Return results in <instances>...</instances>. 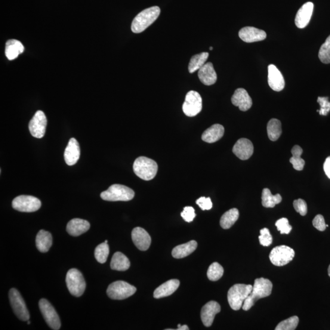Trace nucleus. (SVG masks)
Masks as SVG:
<instances>
[{
  "mask_svg": "<svg viewBox=\"0 0 330 330\" xmlns=\"http://www.w3.org/2000/svg\"><path fill=\"white\" fill-rule=\"evenodd\" d=\"M272 288L273 285L270 280L265 279L264 277L256 279L250 294L243 303V310L244 311L250 310L259 299L270 296Z\"/></svg>",
  "mask_w": 330,
  "mask_h": 330,
  "instance_id": "nucleus-1",
  "label": "nucleus"
},
{
  "mask_svg": "<svg viewBox=\"0 0 330 330\" xmlns=\"http://www.w3.org/2000/svg\"><path fill=\"white\" fill-rule=\"evenodd\" d=\"M160 14L158 6H153L141 11L132 21L131 29L133 33H140L146 30L157 19Z\"/></svg>",
  "mask_w": 330,
  "mask_h": 330,
  "instance_id": "nucleus-2",
  "label": "nucleus"
},
{
  "mask_svg": "<svg viewBox=\"0 0 330 330\" xmlns=\"http://www.w3.org/2000/svg\"><path fill=\"white\" fill-rule=\"evenodd\" d=\"M250 285L236 284L230 289L227 293V300L233 310L238 311L243 306L245 300L252 290Z\"/></svg>",
  "mask_w": 330,
  "mask_h": 330,
  "instance_id": "nucleus-3",
  "label": "nucleus"
},
{
  "mask_svg": "<svg viewBox=\"0 0 330 330\" xmlns=\"http://www.w3.org/2000/svg\"><path fill=\"white\" fill-rule=\"evenodd\" d=\"M135 174L144 181L153 180L158 171V165L154 160L146 157H140L135 160L133 166Z\"/></svg>",
  "mask_w": 330,
  "mask_h": 330,
  "instance_id": "nucleus-4",
  "label": "nucleus"
},
{
  "mask_svg": "<svg viewBox=\"0 0 330 330\" xmlns=\"http://www.w3.org/2000/svg\"><path fill=\"white\" fill-rule=\"evenodd\" d=\"M134 196V190L120 184H113L100 194L101 199L107 201H129Z\"/></svg>",
  "mask_w": 330,
  "mask_h": 330,
  "instance_id": "nucleus-5",
  "label": "nucleus"
},
{
  "mask_svg": "<svg viewBox=\"0 0 330 330\" xmlns=\"http://www.w3.org/2000/svg\"><path fill=\"white\" fill-rule=\"evenodd\" d=\"M66 282L70 294L77 297H81L86 286L82 273L76 268H72L68 271Z\"/></svg>",
  "mask_w": 330,
  "mask_h": 330,
  "instance_id": "nucleus-6",
  "label": "nucleus"
},
{
  "mask_svg": "<svg viewBox=\"0 0 330 330\" xmlns=\"http://www.w3.org/2000/svg\"><path fill=\"white\" fill-rule=\"evenodd\" d=\"M137 291V288L123 281L114 282L109 286L107 293L108 296L113 300H124L131 297Z\"/></svg>",
  "mask_w": 330,
  "mask_h": 330,
  "instance_id": "nucleus-7",
  "label": "nucleus"
},
{
  "mask_svg": "<svg viewBox=\"0 0 330 330\" xmlns=\"http://www.w3.org/2000/svg\"><path fill=\"white\" fill-rule=\"evenodd\" d=\"M9 297L15 315L22 321H29L30 314L19 292L14 288L11 289L9 292Z\"/></svg>",
  "mask_w": 330,
  "mask_h": 330,
  "instance_id": "nucleus-8",
  "label": "nucleus"
},
{
  "mask_svg": "<svg viewBox=\"0 0 330 330\" xmlns=\"http://www.w3.org/2000/svg\"><path fill=\"white\" fill-rule=\"evenodd\" d=\"M295 257L294 249L286 245L276 246L270 252V260L276 266H283L291 262Z\"/></svg>",
  "mask_w": 330,
  "mask_h": 330,
  "instance_id": "nucleus-9",
  "label": "nucleus"
},
{
  "mask_svg": "<svg viewBox=\"0 0 330 330\" xmlns=\"http://www.w3.org/2000/svg\"><path fill=\"white\" fill-rule=\"evenodd\" d=\"M12 206L17 211L34 212L41 208V202L35 196L20 195L12 200Z\"/></svg>",
  "mask_w": 330,
  "mask_h": 330,
  "instance_id": "nucleus-10",
  "label": "nucleus"
},
{
  "mask_svg": "<svg viewBox=\"0 0 330 330\" xmlns=\"http://www.w3.org/2000/svg\"><path fill=\"white\" fill-rule=\"evenodd\" d=\"M39 309L47 325L52 329L58 330L61 327V322L57 311L50 302L42 298L39 301Z\"/></svg>",
  "mask_w": 330,
  "mask_h": 330,
  "instance_id": "nucleus-11",
  "label": "nucleus"
},
{
  "mask_svg": "<svg viewBox=\"0 0 330 330\" xmlns=\"http://www.w3.org/2000/svg\"><path fill=\"white\" fill-rule=\"evenodd\" d=\"M202 100L198 92L190 91L186 95L183 106V112L187 116L193 117L201 112Z\"/></svg>",
  "mask_w": 330,
  "mask_h": 330,
  "instance_id": "nucleus-12",
  "label": "nucleus"
},
{
  "mask_svg": "<svg viewBox=\"0 0 330 330\" xmlns=\"http://www.w3.org/2000/svg\"><path fill=\"white\" fill-rule=\"evenodd\" d=\"M47 125V119L44 113L41 110L38 111L29 123L31 135L36 138L44 137Z\"/></svg>",
  "mask_w": 330,
  "mask_h": 330,
  "instance_id": "nucleus-13",
  "label": "nucleus"
},
{
  "mask_svg": "<svg viewBox=\"0 0 330 330\" xmlns=\"http://www.w3.org/2000/svg\"><path fill=\"white\" fill-rule=\"evenodd\" d=\"M233 152L240 160H248L254 153L253 144L248 139H240L234 144Z\"/></svg>",
  "mask_w": 330,
  "mask_h": 330,
  "instance_id": "nucleus-14",
  "label": "nucleus"
},
{
  "mask_svg": "<svg viewBox=\"0 0 330 330\" xmlns=\"http://www.w3.org/2000/svg\"><path fill=\"white\" fill-rule=\"evenodd\" d=\"M133 242L141 251H146L151 244V237L143 228L137 227L132 232Z\"/></svg>",
  "mask_w": 330,
  "mask_h": 330,
  "instance_id": "nucleus-15",
  "label": "nucleus"
},
{
  "mask_svg": "<svg viewBox=\"0 0 330 330\" xmlns=\"http://www.w3.org/2000/svg\"><path fill=\"white\" fill-rule=\"evenodd\" d=\"M221 311L220 305L217 302L211 301L204 306L200 312L203 324L207 327H209L212 325L216 314L220 313Z\"/></svg>",
  "mask_w": 330,
  "mask_h": 330,
  "instance_id": "nucleus-16",
  "label": "nucleus"
},
{
  "mask_svg": "<svg viewBox=\"0 0 330 330\" xmlns=\"http://www.w3.org/2000/svg\"><path fill=\"white\" fill-rule=\"evenodd\" d=\"M239 36L243 41L247 43L263 41L267 38V34L264 31L252 27L243 28L239 31Z\"/></svg>",
  "mask_w": 330,
  "mask_h": 330,
  "instance_id": "nucleus-17",
  "label": "nucleus"
},
{
  "mask_svg": "<svg viewBox=\"0 0 330 330\" xmlns=\"http://www.w3.org/2000/svg\"><path fill=\"white\" fill-rule=\"evenodd\" d=\"M268 83L273 91L280 92L285 88V82L283 75L273 64L268 66Z\"/></svg>",
  "mask_w": 330,
  "mask_h": 330,
  "instance_id": "nucleus-18",
  "label": "nucleus"
},
{
  "mask_svg": "<svg viewBox=\"0 0 330 330\" xmlns=\"http://www.w3.org/2000/svg\"><path fill=\"white\" fill-rule=\"evenodd\" d=\"M314 4L307 2L301 6L296 14L295 23L298 29H303L309 24L313 13Z\"/></svg>",
  "mask_w": 330,
  "mask_h": 330,
  "instance_id": "nucleus-19",
  "label": "nucleus"
},
{
  "mask_svg": "<svg viewBox=\"0 0 330 330\" xmlns=\"http://www.w3.org/2000/svg\"><path fill=\"white\" fill-rule=\"evenodd\" d=\"M231 101L234 106L239 107L240 110L246 112L251 109L252 101L247 91L243 88L236 89L231 98Z\"/></svg>",
  "mask_w": 330,
  "mask_h": 330,
  "instance_id": "nucleus-20",
  "label": "nucleus"
},
{
  "mask_svg": "<svg viewBox=\"0 0 330 330\" xmlns=\"http://www.w3.org/2000/svg\"><path fill=\"white\" fill-rule=\"evenodd\" d=\"M64 157L67 165L73 166L78 162L80 157V148L76 139H70L64 151Z\"/></svg>",
  "mask_w": 330,
  "mask_h": 330,
  "instance_id": "nucleus-21",
  "label": "nucleus"
},
{
  "mask_svg": "<svg viewBox=\"0 0 330 330\" xmlns=\"http://www.w3.org/2000/svg\"><path fill=\"white\" fill-rule=\"evenodd\" d=\"M90 228L88 221L80 218H74L67 223L66 230L70 236L77 237L87 232Z\"/></svg>",
  "mask_w": 330,
  "mask_h": 330,
  "instance_id": "nucleus-22",
  "label": "nucleus"
},
{
  "mask_svg": "<svg viewBox=\"0 0 330 330\" xmlns=\"http://www.w3.org/2000/svg\"><path fill=\"white\" fill-rule=\"evenodd\" d=\"M180 286L178 280L172 279L162 284L154 292V297L157 299L168 297L176 291Z\"/></svg>",
  "mask_w": 330,
  "mask_h": 330,
  "instance_id": "nucleus-23",
  "label": "nucleus"
},
{
  "mask_svg": "<svg viewBox=\"0 0 330 330\" xmlns=\"http://www.w3.org/2000/svg\"><path fill=\"white\" fill-rule=\"evenodd\" d=\"M198 77L204 85L211 86L215 84L217 80V75L212 63H206L198 70Z\"/></svg>",
  "mask_w": 330,
  "mask_h": 330,
  "instance_id": "nucleus-24",
  "label": "nucleus"
},
{
  "mask_svg": "<svg viewBox=\"0 0 330 330\" xmlns=\"http://www.w3.org/2000/svg\"><path fill=\"white\" fill-rule=\"evenodd\" d=\"M224 134V129L220 124H214L207 129L202 135V140L208 143L217 142L223 137Z\"/></svg>",
  "mask_w": 330,
  "mask_h": 330,
  "instance_id": "nucleus-25",
  "label": "nucleus"
},
{
  "mask_svg": "<svg viewBox=\"0 0 330 330\" xmlns=\"http://www.w3.org/2000/svg\"><path fill=\"white\" fill-rule=\"evenodd\" d=\"M197 246H198V243L195 240H192L184 244L175 246L172 249V256L175 259L186 258L195 251Z\"/></svg>",
  "mask_w": 330,
  "mask_h": 330,
  "instance_id": "nucleus-26",
  "label": "nucleus"
},
{
  "mask_svg": "<svg viewBox=\"0 0 330 330\" xmlns=\"http://www.w3.org/2000/svg\"><path fill=\"white\" fill-rule=\"evenodd\" d=\"M24 49L23 44L20 41L15 39L9 40L6 44V56L9 60H14L23 53Z\"/></svg>",
  "mask_w": 330,
  "mask_h": 330,
  "instance_id": "nucleus-27",
  "label": "nucleus"
},
{
  "mask_svg": "<svg viewBox=\"0 0 330 330\" xmlns=\"http://www.w3.org/2000/svg\"><path fill=\"white\" fill-rule=\"evenodd\" d=\"M36 247L41 252H47L52 245V234L44 230L39 231L36 239Z\"/></svg>",
  "mask_w": 330,
  "mask_h": 330,
  "instance_id": "nucleus-28",
  "label": "nucleus"
},
{
  "mask_svg": "<svg viewBox=\"0 0 330 330\" xmlns=\"http://www.w3.org/2000/svg\"><path fill=\"white\" fill-rule=\"evenodd\" d=\"M110 266L114 270L125 271L130 268L131 263L126 256L121 252H116L113 256Z\"/></svg>",
  "mask_w": 330,
  "mask_h": 330,
  "instance_id": "nucleus-29",
  "label": "nucleus"
},
{
  "mask_svg": "<svg viewBox=\"0 0 330 330\" xmlns=\"http://www.w3.org/2000/svg\"><path fill=\"white\" fill-rule=\"evenodd\" d=\"M239 212L236 208L231 209L225 212L220 219V225L224 230L230 229L238 220Z\"/></svg>",
  "mask_w": 330,
  "mask_h": 330,
  "instance_id": "nucleus-30",
  "label": "nucleus"
},
{
  "mask_svg": "<svg viewBox=\"0 0 330 330\" xmlns=\"http://www.w3.org/2000/svg\"><path fill=\"white\" fill-rule=\"evenodd\" d=\"M282 200V197L280 194L273 195L270 190L264 189L262 194V205L266 208H273L276 205H278Z\"/></svg>",
  "mask_w": 330,
  "mask_h": 330,
  "instance_id": "nucleus-31",
  "label": "nucleus"
},
{
  "mask_svg": "<svg viewBox=\"0 0 330 330\" xmlns=\"http://www.w3.org/2000/svg\"><path fill=\"white\" fill-rule=\"evenodd\" d=\"M209 54L208 52H202L198 55H194L191 58L189 64V70L190 73L195 72L199 70L206 64L208 59Z\"/></svg>",
  "mask_w": 330,
  "mask_h": 330,
  "instance_id": "nucleus-32",
  "label": "nucleus"
},
{
  "mask_svg": "<svg viewBox=\"0 0 330 330\" xmlns=\"http://www.w3.org/2000/svg\"><path fill=\"white\" fill-rule=\"evenodd\" d=\"M291 153L292 157L290 159V162L292 163L293 167L297 171L303 170L305 164L304 160L301 158L302 153H303V149L300 146L298 145H295L293 147Z\"/></svg>",
  "mask_w": 330,
  "mask_h": 330,
  "instance_id": "nucleus-33",
  "label": "nucleus"
},
{
  "mask_svg": "<svg viewBox=\"0 0 330 330\" xmlns=\"http://www.w3.org/2000/svg\"><path fill=\"white\" fill-rule=\"evenodd\" d=\"M267 134L271 141L278 140L282 134V123L278 119H271L267 124Z\"/></svg>",
  "mask_w": 330,
  "mask_h": 330,
  "instance_id": "nucleus-34",
  "label": "nucleus"
},
{
  "mask_svg": "<svg viewBox=\"0 0 330 330\" xmlns=\"http://www.w3.org/2000/svg\"><path fill=\"white\" fill-rule=\"evenodd\" d=\"M110 252L109 246L104 242L98 245L95 249V258L98 263L104 264L107 260Z\"/></svg>",
  "mask_w": 330,
  "mask_h": 330,
  "instance_id": "nucleus-35",
  "label": "nucleus"
},
{
  "mask_svg": "<svg viewBox=\"0 0 330 330\" xmlns=\"http://www.w3.org/2000/svg\"><path fill=\"white\" fill-rule=\"evenodd\" d=\"M224 269L223 267L218 263H212L208 268V277L212 282H217L223 276Z\"/></svg>",
  "mask_w": 330,
  "mask_h": 330,
  "instance_id": "nucleus-36",
  "label": "nucleus"
},
{
  "mask_svg": "<svg viewBox=\"0 0 330 330\" xmlns=\"http://www.w3.org/2000/svg\"><path fill=\"white\" fill-rule=\"evenodd\" d=\"M319 58L322 63H330V35L326 39L324 44H323L320 47Z\"/></svg>",
  "mask_w": 330,
  "mask_h": 330,
  "instance_id": "nucleus-37",
  "label": "nucleus"
},
{
  "mask_svg": "<svg viewBox=\"0 0 330 330\" xmlns=\"http://www.w3.org/2000/svg\"><path fill=\"white\" fill-rule=\"evenodd\" d=\"M299 322L297 316H293L281 322L275 328L276 330H294L297 328Z\"/></svg>",
  "mask_w": 330,
  "mask_h": 330,
  "instance_id": "nucleus-38",
  "label": "nucleus"
},
{
  "mask_svg": "<svg viewBox=\"0 0 330 330\" xmlns=\"http://www.w3.org/2000/svg\"><path fill=\"white\" fill-rule=\"evenodd\" d=\"M275 226L282 234H289L292 230V227L289 223V220L286 218H282L277 220Z\"/></svg>",
  "mask_w": 330,
  "mask_h": 330,
  "instance_id": "nucleus-39",
  "label": "nucleus"
},
{
  "mask_svg": "<svg viewBox=\"0 0 330 330\" xmlns=\"http://www.w3.org/2000/svg\"><path fill=\"white\" fill-rule=\"evenodd\" d=\"M261 235L259 236V240L261 245L264 246H270L273 242L272 236H271L269 230L267 228H264L260 231Z\"/></svg>",
  "mask_w": 330,
  "mask_h": 330,
  "instance_id": "nucleus-40",
  "label": "nucleus"
},
{
  "mask_svg": "<svg viewBox=\"0 0 330 330\" xmlns=\"http://www.w3.org/2000/svg\"><path fill=\"white\" fill-rule=\"evenodd\" d=\"M317 103L320 104V109L317 110L320 115L326 116L330 112V103L327 97H319Z\"/></svg>",
  "mask_w": 330,
  "mask_h": 330,
  "instance_id": "nucleus-41",
  "label": "nucleus"
},
{
  "mask_svg": "<svg viewBox=\"0 0 330 330\" xmlns=\"http://www.w3.org/2000/svg\"><path fill=\"white\" fill-rule=\"evenodd\" d=\"M181 217L184 220L188 223H190L193 221L194 218L196 217L195 209L192 207L187 206L184 208L183 212H181Z\"/></svg>",
  "mask_w": 330,
  "mask_h": 330,
  "instance_id": "nucleus-42",
  "label": "nucleus"
},
{
  "mask_svg": "<svg viewBox=\"0 0 330 330\" xmlns=\"http://www.w3.org/2000/svg\"><path fill=\"white\" fill-rule=\"evenodd\" d=\"M294 207L296 212L301 216H305L308 212L307 202L303 199H298L294 201Z\"/></svg>",
  "mask_w": 330,
  "mask_h": 330,
  "instance_id": "nucleus-43",
  "label": "nucleus"
},
{
  "mask_svg": "<svg viewBox=\"0 0 330 330\" xmlns=\"http://www.w3.org/2000/svg\"><path fill=\"white\" fill-rule=\"evenodd\" d=\"M313 224L317 230L320 231H324L326 227L325 219L322 215H317L314 218Z\"/></svg>",
  "mask_w": 330,
  "mask_h": 330,
  "instance_id": "nucleus-44",
  "label": "nucleus"
},
{
  "mask_svg": "<svg viewBox=\"0 0 330 330\" xmlns=\"http://www.w3.org/2000/svg\"><path fill=\"white\" fill-rule=\"evenodd\" d=\"M196 203L202 211H206V210L209 211L212 208L213 206L211 199L206 198V197H200V198L197 199Z\"/></svg>",
  "mask_w": 330,
  "mask_h": 330,
  "instance_id": "nucleus-45",
  "label": "nucleus"
},
{
  "mask_svg": "<svg viewBox=\"0 0 330 330\" xmlns=\"http://www.w3.org/2000/svg\"><path fill=\"white\" fill-rule=\"evenodd\" d=\"M323 169L327 177L330 179V157L326 158L324 165H323Z\"/></svg>",
  "mask_w": 330,
  "mask_h": 330,
  "instance_id": "nucleus-46",
  "label": "nucleus"
},
{
  "mask_svg": "<svg viewBox=\"0 0 330 330\" xmlns=\"http://www.w3.org/2000/svg\"><path fill=\"white\" fill-rule=\"evenodd\" d=\"M177 328L176 329L177 330H189V326H188L186 325H184L182 326L181 324H179L177 325Z\"/></svg>",
  "mask_w": 330,
  "mask_h": 330,
  "instance_id": "nucleus-47",
  "label": "nucleus"
},
{
  "mask_svg": "<svg viewBox=\"0 0 330 330\" xmlns=\"http://www.w3.org/2000/svg\"><path fill=\"white\" fill-rule=\"evenodd\" d=\"M328 275L330 277V265H329V266L328 267Z\"/></svg>",
  "mask_w": 330,
  "mask_h": 330,
  "instance_id": "nucleus-48",
  "label": "nucleus"
},
{
  "mask_svg": "<svg viewBox=\"0 0 330 330\" xmlns=\"http://www.w3.org/2000/svg\"><path fill=\"white\" fill-rule=\"evenodd\" d=\"M30 322L29 320V321H28V325H30Z\"/></svg>",
  "mask_w": 330,
  "mask_h": 330,
  "instance_id": "nucleus-49",
  "label": "nucleus"
},
{
  "mask_svg": "<svg viewBox=\"0 0 330 330\" xmlns=\"http://www.w3.org/2000/svg\"><path fill=\"white\" fill-rule=\"evenodd\" d=\"M210 50H213V47H210Z\"/></svg>",
  "mask_w": 330,
  "mask_h": 330,
  "instance_id": "nucleus-50",
  "label": "nucleus"
},
{
  "mask_svg": "<svg viewBox=\"0 0 330 330\" xmlns=\"http://www.w3.org/2000/svg\"><path fill=\"white\" fill-rule=\"evenodd\" d=\"M105 242H106V243H108V240H106V241H105Z\"/></svg>",
  "mask_w": 330,
  "mask_h": 330,
  "instance_id": "nucleus-51",
  "label": "nucleus"
}]
</instances>
